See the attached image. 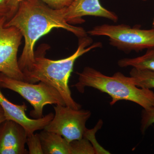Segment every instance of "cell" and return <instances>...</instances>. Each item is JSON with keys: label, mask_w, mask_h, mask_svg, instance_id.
Segmentation results:
<instances>
[{"label": "cell", "mask_w": 154, "mask_h": 154, "mask_svg": "<svg viewBox=\"0 0 154 154\" xmlns=\"http://www.w3.org/2000/svg\"><path fill=\"white\" fill-rule=\"evenodd\" d=\"M27 134L21 125L6 120L0 124V154H28Z\"/></svg>", "instance_id": "cell-10"}, {"label": "cell", "mask_w": 154, "mask_h": 154, "mask_svg": "<svg viewBox=\"0 0 154 154\" xmlns=\"http://www.w3.org/2000/svg\"><path fill=\"white\" fill-rule=\"evenodd\" d=\"M91 36H105L110 44L125 52L154 47V28L142 30L126 25H98L88 31Z\"/></svg>", "instance_id": "cell-5"}, {"label": "cell", "mask_w": 154, "mask_h": 154, "mask_svg": "<svg viewBox=\"0 0 154 154\" xmlns=\"http://www.w3.org/2000/svg\"><path fill=\"white\" fill-rule=\"evenodd\" d=\"M140 123L141 131L144 134L148 128L154 124V107L143 110Z\"/></svg>", "instance_id": "cell-16"}, {"label": "cell", "mask_w": 154, "mask_h": 154, "mask_svg": "<svg viewBox=\"0 0 154 154\" xmlns=\"http://www.w3.org/2000/svg\"><path fill=\"white\" fill-rule=\"evenodd\" d=\"M6 120V119L5 115L4 110H3L2 107L0 105V124H2Z\"/></svg>", "instance_id": "cell-18"}, {"label": "cell", "mask_w": 154, "mask_h": 154, "mask_svg": "<svg viewBox=\"0 0 154 154\" xmlns=\"http://www.w3.org/2000/svg\"><path fill=\"white\" fill-rule=\"evenodd\" d=\"M93 42L88 36L79 38V46L73 54L56 60L45 57L48 45H42L34 52V60L31 69L23 72L25 82L33 84L42 82L48 84L59 92L66 106L73 109H81V105L72 97L69 88V79L78 58L91 50L102 47L100 42L91 45Z\"/></svg>", "instance_id": "cell-2"}, {"label": "cell", "mask_w": 154, "mask_h": 154, "mask_svg": "<svg viewBox=\"0 0 154 154\" xmlns=\"http://www.w3.org/2000/svg\"><path fill=\"white\" fill-rule=\"evenodd\" d=\"M64 8H53L41 0H22L14 16L6 21L5 27H16L25 38V46L18 60L23 72L32 67L36 42L54 28H63L79 38L88 36L84 28L71 25L66 21Z\"/></svg>", "instance_id": "cell-1"}, {"label": "cell", "mask_w": 154, "mask_h": 154, "mask_svg": "<svg viewBox=\"0 0 154 154\" xmlns=\"http://www.w3.org/2000/svg\"><path fill=\"white\" fill-rule=\"evenodd\" d=\"M0 87L18 93L33 107L30 115L34 119L43 117V108L48 105L66 106L62 96L55 88L40 82L38 84L12 79L0 73Z\"/></svg>", "instance_id": "cell-4"}, {"label": "cell", "mask_w": 154, "mask_h": 154, "mask_svg": "<svg viewBox=\"0 0 154 154\" xmlns=\"http://www.w3.org/2000/svg\"><path fill=\"white\" fill-rule=\"evenodd\" d=\"M26 143L28 146L29 154H43L39 134L28 136Z\"/></svg>", "instance_id": "cell-15"}, {"label": "cell", "mask_w": 154, "mask_h": 154, "mask_svg": "<svg viewBox=\"0 0 154 154\" xmlns=\"http://www.w3.org/2000/svg\"><path fill=\"white\" fill-rule=\"evenodd\" d=\"M54 108V116L44 130L60 135L69 142L82 139L88 129L86 123L91 117V111L66 105H56Z\"/></svg>", "instance_id": "cell-6"}, {"label": "cell", "mask_w": 154, "mask_h": 154, "mask_svg": "<svg viewBox=\"0 0 154 154\" xmlns=\"http://www.w3.org/2000/svg\"><path fill=\"white\" fill-rule=\"evenodd\" d=\"M6 21V17L0 18V73L12 79L25 81L17 59L23 36L16 27H5Z\"/></svg>", "instance_id": "cell-7"}, {"label": "cell", "mask_w": 154, "mask_h": 154, "mask_svg": "<svg viewBox=\"0 0 154 154\" xmlns=\"http://www.w3.org/2000/svg\"><path fill=\"white\" fill-rule=\"evenodd\" d=\"M120 67L132 66L135 68L154 71V47L148 48L145 54L134 58H123L118 62Z\"/></svg>", "instance_id": "cell-12"}, {"label": "cell", "mask_w": 154, "mask_h": 154, "mask_svg": "<svg viewBox=\"0 0 154 154\" xmlns=\"http://www.w3.org/2000/svg\"><path fill=\"white\" fill-rule=\"evenodd\" d=\"M79 81L73 85L83 94L86 87L95 88L111 97V105L120 100L136 103L143 109L154 107V92L150 89L138 88L120 72L108 76L91 67H85L82 72H77Z\"/></svg>", "instance_id": "cell-3"}, {"label": "cell", "mask_w": 154, "mask_h": 154, "mask_svg": "<svg viewBox=\"0 0 154 154\" xmlns=\"http://www.w3.org/2000/svg\"><path fill=\"white\" fill-rule=\"evenodd\" d=\"M6 17L7 21L11 19L10 0H0V18Z\"/></svg>", "instance_id": "cell-17"}, {"label": "cell", "mask_w": 154, "mask_h": 154, "mask_svg": "<svg viewBox=\"0 0 154 154\" xmlns=\"http://www.w3.org/2000/svg\"><path fill=\"white\" fill-rule=\"evenodd\" d=\"M153 25L154 27V19L153 20Z\"/></svg>", "instance_id": "cell-19"}, {"label": "cell", "mask_w": 154, "mask_h": 154, "mask_svg": "<svg viewBox=\"0 0 154 154\" xmlns=\"http://www.w3.org/2000/svg\"><path fill=\"white\" fill-rule=\"evenodd\" d=\"M143 1H147V0H143Z\"/></svg>", "instance_id": "cell-20"}, {"label": "cell", "mask_w": 154, "mask_h": 154, "mask_svg": "<svg viewBox=\"0 0 154 154\" xmlns=\"http://www.w3.org/2000/svg\"><path fill=\"white\" fill-rule=\"evenodd\" d=\"M22 0H10L11 18L16 13L19 2ZM53 8L61 9L68 7L74 0H41Z\"/></svg>", "instance_id": "cell-14"}, {"label": "cell", "mask_w": 154, "mask_h": 154, "mask_svg": "<svg viewBox=\"0 0 154 154\" xmlns=\"http://www.w3.org/2000/svg\"><path fill=\"white\" fill-rule=\"evenodd\" d=\"M44 154H84L86 145L83 140L69 142L60 135L43 130L39 133Z\"/></svg>", "instance_id": "cell-11"}, {"label": "cell", "mask_w": 154, "mask_h": 154, "mask_svg": "<svg viewBox=\"0 0 154 154\" xmlns=\"http://www.w3.org/2000/svg\"><path fill=\"white\" fill-rule=\"evenodd\" d=\"M130 75L128 77V82L138 88L150 90L154 88V71L133 68Z\"/></svg>", "instance_id": "cell-13"}, {"label": "cell", "mask_w": 154, "mask_h": 154, "mask_svg": "<svg viewBox=\"0 0 154 154\" xmlns=\"http://www.w3.org/2000/svg\"><path fill=\"white\" fill-rule=\"evenodd\" d=\"M0 105L4 110L6 120H12L21 125L26 131L27 136L33 134L36 131L44 129L54 116L53 113H50L41 118H29L25 113L27 106L25 102L22 105L12 103L2 94L1 87Z\"/></svg>", "instance_id": "cell-8"}, {"label": "cell", "mask_w": 154, "mask_h": 154, "mask_svg": "<svg viewBox=\"0 0 154 154\" xmlns=\"http://www.w3.org/2000/svg\"><path fill=\"white\" fill-rule=\"evenodd\" d=\"M103 17L116 22L118 17L113 12L102 7L99 0H74L64 8V17L69 24H82L85 22L84 16Z\"/></svg>", "instance_id": "cell-9"}]
</instances>
